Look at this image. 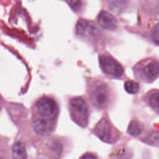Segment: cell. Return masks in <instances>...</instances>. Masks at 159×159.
Here are the masks:
<instances>
[{
    "instance_id": "1",
    "label": "cell",
    "mask_w": 159,
    "mask_h": 159,
    "mask_svg": "<svg viewBox=\"0 0 159 159\" xmlns=\"http://www.w3.org/2000/svg\"><path fill=\"white\" fill-rule=\"evenodd\" d=\"M58 116L56 102L48 97L40 98L36 102L32 116V127L38 134L47 135L50 134L55 126Z\"/></svg>"
},
{
    "instance_id": "2",
    "label": "cell",
    "mask_w": 159,
    "mask_h": 159,
    "mask_svg": "<svg viewBox=\"0 0 159 159\" xmlns=\"http://www.w3.org/2000/svg\"><path fill=\"white\" fill-rule=\"evenodd\" d=\"M89 96L93 106L99 110L110 108L116 99V94L112 86L102 81L93 83L90 87Z\"/></svg>"
},
{
    "instance_id": "3",
    "label": "cell",
    "mask_w": 159,
    "mask_h": 159,
    "mask_svg": "<svg viewBox=\"0 0 159 159\" xmlns=\"http://www.w3.org/2000/svg\"><path fill=\"white\" fill-rule=\"evenodd\" d=\"M136 80L144 83H152L159 78V59L148 57L141 59L132 67Z\"/></svg>"
},
{
    "instance_id": "4",
    "label": "cell",
    "mask_w": 159,
    "mask_h": 159,
    "mask_svg": "<svg viewBox=\"0 0 159 159\" xmlns=\"http://www.w3.org/2000/svg\"><path fill=\"white\" fill-rule=\"evenodd\" d=\"M99 64L102 73L111 79L125 80L123 65L111 54L105 53L99 56Z\"/></svg>"
},
{
    "instance_id": "5",
    "label": "cell",
    "mask_w": 159,
    "mask_h": 159,
    "mask_svg": "<svg viewBox=\"0 0 159 159\" xmlns=\"http://www.w3.org/2000/svg\"><path fill=\"white\" fill-rule=\"evenodd\" d=\"M94 132L102 141L107 143H114L119 140L122 134L111 123L106 116L102 117L96 124Z\"/></svg>"
},
{
    "instance_id": "6",
    "label": "cell",
    "mask_w": 159,
    "mask_h": 159,
    "mask_svg": "<svg viewBox=\"0 0 159 159\" xmlns=\"http://www.w3.org/2000/svg\"><path fill=\"white\" fill-rule=\"evenodd\" d=\"M73 119L79 125L85 127L88 122L89 107L86 101L80 97L72 98L69 103Z\"/></svg>"
},
{
    "instance_id": "7",
    "label": "cell",
    "mask_w": 159,
    "mask_h": 159,
    "mask_svg": "<svg viewBox=\"0 0 159 159\" xmlns=\"http://www.w3.org/2000/svg\"><path fill=\"white\" fill-rule=\"evenodd\" d=\"M97 22L104 30L114 32L119 28V23L116 17L106 10L99 12L97 16Z\"/></svg>"
},
{
    "instance_id": "8",
    "label": "cell",
    "mask_w": 159,
    "mask_h": 159,
    "mask_svg": "<svg viewBox=\"0 0 159 159\" xmlns=\"http://www.w3.org/2000/svg\"><path fill=\"white\" fill-rule=\"evenodd\" d=\"M76 34L83 37L93 39L99 35V30L94 22L80 19L76 24Z\"/></svg>"
},
{
    "instance_id": "9",
    "label": "cell",
    "mask_w": 159,
    "mask_h": 159,
    "mask_svg": "<svg viewBox=\"0 0 159 159\" xmlns=\"http://www.w3.org/2000/svg\"><path fill=\"white\" fill-rule=\"evenodd\" d=\"M142 101L156 114L159 115V89H151L142 96Z\"/></svg>"
},
{
    "instance_id": "10",
    "label": "cell",
    "mask_w": 159,
    "mask_h": 159,
    "mask_svg": "<svg viewBox=\"0 0 159 159\" xmlns=\"http://www.w3.org/2000/svg\"><path fill=\"white\" fill-rule=\"evenodd\" d=\"M13 159H27L25 145L22 142H16L12 147Z\"/></svg>"
},
{
    "instance_id": "11",
    "label": "cell",
    "mask_w": 159,
    "mask_h": 159,
    "mask_svg": "<svg viewBox=\"0 0 159 159\" xmlns=\"http://www.w3.org/2000/svg\"><path fill=\"white\" fill-rule=\"evenodd\" d=\"M143 130V125L142 124L136 120L133 119L130 121L128 128H127V133L132 136H138L142 132Z\"/></svg>"
},
{
    "instance_id": "12",
    "label": "cell",
    "mask_w": 159,
    "mask_h": 159,
    "mask_svg": "<svg viewBox=\"0 0 159 159\" xmlns=\"http://www.w3.org/2000/svg\"><path fill=\"white\" fill-rule=\"evenodd\" d=\"M124 88L125 91L130 94H136L140 90V85L139 83L132 80H126L124 83Z\"/></svg>"
},
{
    "instance_id": "13",
    "label": "cell",
    "mask_w": 159,
    "mask_h": 159,
    "mask_svg": "<svg viewBox=\"0 0 159 159\" xmlns=\"http://www.w3.org/2000/svg\"><path fill=\"white\" fill-rule=\"evenodd\" d=\"M149 39L157 46H159V20L155 22L149 30Z\"/></svg>"
},
{
    "instance_id": "14",
    "label": "cell",
    "mask_w": 159,
    "mask_h": 159,
    "mask_svg": "<svg viewBox=\"0 0 159 159\" xmlns=\"http://www.w3.org/2000/svg\"><path fill=\"white\" fill-rule=\"evenodd\" d=\"M70 4V6H71V7L75 9V10H77L79 9V8L81 6V2L80 1H72L69 2Z\"/></svg>"
},
{
    "instance_id": "15",
    "label": "cell",
    "mask_w": 159,
    "mask_h": 159,
    "mask_svg": "<svg viewBox=\"0 0 159 159\" xmlns=\"http://www.w3.org/2000/svg\"><path fill=\"white\" fill-rule=\"evenodd\" d=\"M81 159H97V158H96V156L94 155H93V153H86L82 156Z\"/></svg>"
},
{
    "instance_id": "16",
    "label": "cell",
    "mask_w": 159,
    "mask_h": 159,
    "mask_svg": "<svg viewBox=\"0 0 159 159\" xmlns=\"http://www.w3.org/2000/svg\"><path fill=\"white\" fill-rule=\"evenodd\" d=\"M0 159H4V158H0Z\"/></svg>"
}]
</instances>
